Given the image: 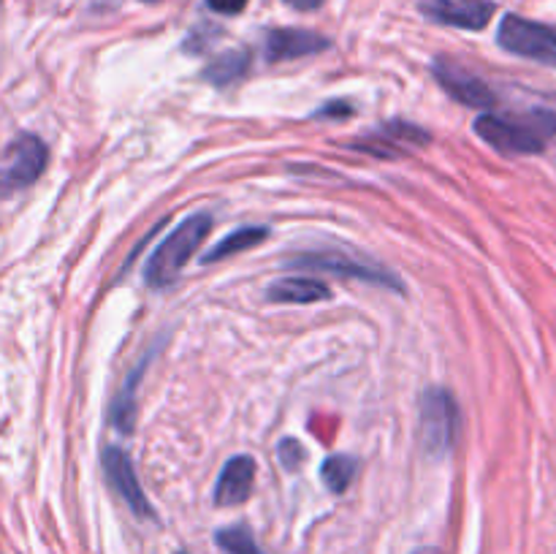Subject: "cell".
<instances>
[{"label":"cell","mask_w":556,"mask_h":554,"mask_svg":"<svg viewBox=\"0 0 556 554\" xmlns=\"http://www.w3.org/2000/svg\"><path fill=\"white\" fill-rule=\"evenodd\" d=\"M476 134L508 155H538L556 136V112L532 109L521 114H481Z\"/></svg>","instance_id":"6da1fadb"},{"label":"cell","mask_w":556,"mask_h":554,"mask_svg":"<svg viewBox=\"0 0 556 554\" xmlns=\"http://www.w3.org/2000/svg\"><path fill=\"white\" fill-rule=\"evenodd\" d=\"M212 231V217L206 212L190 215L188 221L179 223L166 239L150 255L144 269V280L150 288H168L179 277L182 266L188 264L190 255L201 248L206 234Z\"/></svg>","instance_id":"7a4b0ae2"},{"label":"cell","mask_w":556,"mask_h":554,"mask_svg":"<svg viewBox=\"0 0 556 554\" xmlns=\"http://www.w3.org/2000/svg\"><path fill=\"white\" fill-rule=\"evenodd\" d=\"M462 429V413L456 396L448 389L432 386L421 394V411H418V438L421 449L432 459H443L454 451L456 438Z\"/></svg>","instance_id":"3957f363"},{"label":"cell","mask_w":556,"mask_h":554,"mask_svg":"<svg viewBox=\"0 0 556 554\" xmlns=\"http://www.w3.org/2000/svg\"><path fill=\"white\" fill-rule=\"evenodd\" d=\"M497 43L510 54L535 60V63L556 65V30L527 16H503L497 30Z\"/></svg>","instance_id":"277c9868"},{"label":"cell","mask_w":556,"mask_h":554,"mask_svg":"<svg viewBox=\"0 0 556 554\" xmlns=\"http://www.w3.org/2000/svg\"><path fill=\"white\" fill-rule=\"evenodd\" d=\"M49 161V150L38 136L20 134L11 144V158L0 168V196H11L25 190L43 174Z\"/></svg>","instance_id":"5b68a950"},{"label":"cell","mask_w":556,"mask_h":554,"mask_svg":"<svg viewBox=\"0 0 556 554\" xmlns=\"http://www.w3.org/2000/svg\"><path fill=\"white\" fill-rule=\"evenodd\" d=\"M291 269H320V272H334V275L353 277V280L372 282V286L394 288V291H405L400 280H396L394 272L383 269L378 264H367V261H356L351 255L340 253H304L296 259L288 261Z\"/></svg>","instance_id":"8992f818"},{"label":"cell","mask_w":556,"mask_h":554,"mask_svg":"<svg viewBox=\"0 0 556 554\" xmlns=\"http://www.w3.org/2000/svg\"><path fill=\"white\" fill-rule=\"evenodd\" d=\"M421 14L438 25L459 30H483L492 22L497 3L494 0H421Z\"/></svg>","instance_id":"52a82bcc"},{"label":"cell","mask_w":556,"mask_h":554,"mask_svg":"<svg viewBox=\"0 0 556 554\" xmlns=\"http://www.w3.org/2000/svg\"><path fill=\"white\" fill-rule=\"evenodd\" d=\"M103 470H106V478L109 483H112L114 492L123 498V503L128 505L139 519H155V511H152L150 500H147L139 478H136L134 462H130V456L125 454L123 449L112 445V449L103 451Z\"/></svg>","instance_id":"ba28073f"},{"label":"cell","mask_w":556,"mask_h":554,"mask_svg":"<svg viewBox=\"0 0 556 554\" xmlns=\"http://www.w3.org/2000/svg\"><path fill=\"white\" fill-rule=\"evenodd\" d=\"M434 76H438L440 87L448 92L451 98H456L465 106H478V109H489L497 103V96H494L492 87L486 85L483 79H478L476 74H470L462 65L451 63V60H438L432 65Z\"/></svg>","instance_id":"9c48e42d"},{"label":"cell","mask_w":556,"mask_h":554,"mask_svg":"<svg viewBox=\"0 0 556 554\" xmlns=\"http://www.w3.org/2000/svg\"><path fill=\"white\" fill-rule=\"evenodd\" d=\"M329 47V38H324L320 33L299 30V27H277V30L266 33L264 54L269 63H286V60L318 54Z\"/></svg>","instance_id":"30bf717a"},{"label":"cell","mask_w":556,"mask_h":554,"mask_svg":"<svg viewBox=\"0 0 556 554\" xmlns=\"http://www.w3.org/2000/svg\"><path fill=\"white\" fill-rule=\"evenodd\" d=\"M255 481V462L250 456H233L226 462L215 487L217 505H239L250 498Z\"/></svg>","instance_id":"8fae6325"},{"label":"cell","mask_w":556,"mask_h":554,"mask_svg":"<svg viewBox=\"0 0 556 554\" xmlns=\"http://www.w3.org/2000/svg\"><path fill=\"white\" fill-rule=\"evenodd\" d=\"M266 299L277 304H313L331 299V291L315 277H282L266 288Z\"/></svg>","instance_id":"7c38bea8"},{"label":"cell","mask_w":556,"mask_h":554,"mask_svg":"<svg viewBox=\"0 0 556 554\" xmlns=\"http://www.w3.org/2000/svg\"><path fill=\"white\" fill-rule=\"evenodd\" d=\"M250 68V52L248 49H231V52L220 54L212 60L204 68V79L212 81L215 87H228L231 81L242 79Z\"/></svg>","instance_id":"4fadbf2b"},{"label":"cell","mask_w":556,"mask_h":554,"mask_svg":"<svg viewBox=\"0 0 556 554\" xmlns=\"http://www.w3.org/2000/svg\"><path fill=\"white\" fill-rule=\"evenodd\" d=\"M266 234H269V228H264V226L239 228V231L228 234L226 239H220V242L212 244V248L206 250L204 264H210V261H223V259H228V255H237V253H242V250L255 248V244L264 242Z\"/></svg>","instance_id":"5bb4252c"},{"label":"cell","mask_w":556,"mask_h":554,"mask_svg":"<svg viewBox=\"0 0 556 554\" xmlns=\"http://www.w3.org/2000/svg\"><path fill=\"white\" fill-rule=\"evenodd\" d=\"M147 362H150V356L141 358L139 367H136L134 373L128 375V380H125V383H123V391H119V396H117V400H114L112 421L117 424L119 432H134V418H136V402H134V394H136V386H139L141 375H144Z\"/></svg>","instance_id":"9a60e30c"},{"label":"cell","mask_w":556,"mask_h":554,"mask_svg":"<svg viewBox=\"0 0 556 554\" xmlns=\"http://www.w3.org/2000/svg\"><path fill=\"white\" fill-rule=\"evenodd\" d=\"M320 476H324V483L334 494H342L348 487H351L353 476H356V459L353 456H329L320 467Z\"/></svg>","instance_id":"2e32d148"},{"label":"cell","mask_w":556,"mask_h":554,"mask_svg":"<svg viewBox=\"0 0 556 554\" xmlns=\"http://www.w3.org/2000/svg\"><path fill=\"white\" fill-rule=\"evenodd\" d=\"M215 541H217V546H220L226 554H266L264 549L255 543L253 532H250L248 527H242V525L226 527V530L217 532Z\"/></svg>","instance_id":"e0dca14e"},{"label":"cell","mask_w":556,"mask_h":554,"mask_svg":"<svg viewBox=\"0 0 556 554\" xmlns=\"http://www.w3.org/2000/svg\"><path fill=\"white\" fill-rule=\"evenodd\" d=\"M277 454H280L286 470H296V467L304 462V449L291 438H286L280 445H277Z\"/></svg>","instance_id":"ac0fdd59"},{"label":"cell","mask_w":556,"mask_h":554,"mask_svg":"<svg viewBox=\"0 0 556 554\" xmlns=\"http://www.w3.org/2000/svg\"><path fill=\"white\" fill-rule=\"evenodd\" d=\"M206 5H210L215 14H242L244 5H248V0H206Z\"/></svg>","instance_id":"d6986e66"},{"label":"cell","mask_w":556,"mask_h":554,"mask_svg":"<svg viewBox=\"0 0 556 554\" xmlns=\"http://www.w3.org/2000/svg\"><path fill=\"white\" fill-rule=\"evenodd\" d=\"M351 112L353 109L345 106V101H331V106L315 112V117H331V114H337V117H340V114H351Z\"/></svg>","instance_id":"ffe728a7"},{"label":"cell","mask_w":556,"mask_h":554,"mask_svg":"<svg viewBox=\"0 0 556 554\" xmlns=\"http://www.w3.org/2000/svg\"><path fill=\"white\" fill-rule=\"evenodd\" d=\"M282 3H288L291 9H296V11H315V9H320L326 0H282Z\"/></svg>","instance_id":"44dd1931"},{"label":"cell","mask_w":556,"mask_h":554,"mask_svg":"<svg viewBox=\"0 0 556 554\" xmlns=\"http://www.w3.org/2000/svg\"><path fill=\"white\" fill-rule=\"evenodd\" d=\"M413 554H443V552H440V549H418V552Z\"/></svg>","instance_id":"7402d4cb"},{"label":"cell","mask_w":556,"mask_h":554,"mask_svg":"<svg viewBox=\"0 0 556 554\" xmlns=\"http://www.w3.org/2000/svg\"><path fill=\"white\" fill-rule=\"evenodd\" d=\"M144 3H161V0H144Z\"/></svg>","instance_id":"603a6c76"},{"label":"cell","mask_w":556,"mask_h":554,"mask_svg":"<svg viewBox=\"0 0 556 554\" xmlns=\"http://www.w3.org/2000/svg\"><path fill=\"white\" fill-rule=\"evenodd\" d=\"M179 554H185V552H179Z\"/></svg>","instance_id":"cb8c5ba5"}]
</instances>
